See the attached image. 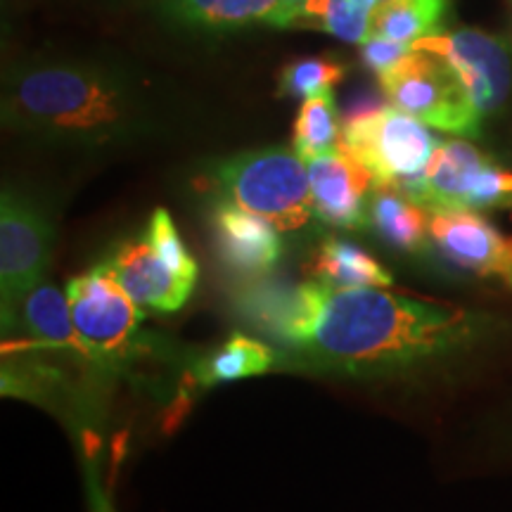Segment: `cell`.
<instances>
[{"mask_svg":"<svg viewBox=\"0 0 512 512\" xmlns=\"http://www.w3.org/2000/svg\"><path fill=\"white\" fill-rule=\"evenodd\" d=\"M380 3H382V0H380Z\"/></svg>","mask_w":512,"mask_h":512,"instance_id":"24","label":"cell"},{"mask_svg":"<svg viewBox=\"0 0 512 512\" xmlns=\"http://www.w3.org/2000/svg\"><path fill=\"white\" fill-rule=\"evenodd\" d=\"M143 95L107 62L41 57L5 76L3 121L43 143L100 147L143 128Z\"/></svg>","mask_w":512,"mask_h":512,"instance_id":"2","label":"cell"},{"mask_svg":"<svg viewBox=\"0 0 512 512\" xmlns=\"http://www.w3.org/2000/svg\"><path fill=\"white\" fill-rule=\"evenodd\" d=\"M278 363L275 351L268 344L247 335H233L214 354L197 363V380L202 384H221L264 375Z\"/></svg>","mask_w":512,"mask_h":512,"instance_id":"18","label":"cell"},{"mask_svg":"<svg viewBox=\"0 0 512 512\" xmlns=\"http://www.w3.org/2000/svg\"><path fill=\"white\" fill-rule=\"evenodd\" d=\"M505 278H508V283L512 285V266H510V271H508V273H505Z\"/></svg>","mask_w":512,"mask_h":512,"instance_id":"23","label":"cell"},{"mask_svg":"<svg viewBox=\"0 0 512 512\" xmlns=\"http://www.w3.org/2000/svg\"><path fill=\"white\" fill-rule=\"evenodd\" d=\"M432 214L394 188H377L368 211V226L377 238L401 252H420L430 242Z\"/></svg>","mask_w":512,"mask_h":512,"instance_id":"15","label":"cell"},{"mask_svg":"<svg viewBox=\"0 0 512 512\" xmlns=\"http://www.w3.org/2000/svg\"><path fill=\"white\" fill-rule=\"evenodd\" d=\"M413 50L439 55L456 69L463 86L482 117L501 110L512 86V67L505 43L479 29H458L451 34L420 38Z\"/></svg>","mask_w":512,"mask_h":512,"instance_id":"8","label":"cell"},{"mask_svg":"<svg viewBox=\"0 0 512 512\" xmlns=\"http://www.w3.org/2000/svg\"><path fill=\"white\" fill-rule=\"evenodd\" d=\"M306 171H309L313 216L320 223L339 230L368 226L370 200L377 183L366 166L347 152L337 150L332 155L313 159L306 164Z\"/></svg>","mask_w":512,"mask_h":512,"instance_id":"9","label":"cell"},{"mask_svg":"<svg viewBox=\"0 0 512 512\" xmlns=\"http://www.w3.org/2000/svg\"><path fill=\"white\" fill-rule=\"evenodd\" d=\"M313 280L332 290H368V287H389L392 273L368 254L366 249L349 240L330 238L318 247L313 256Z\"/></svg>","mask_w":512,"mask_h":512,"instance_id":"16","label":"cell"},{"mask_svg":"<svg viewBox=\"0 0 512 512\" xmlns=\"http://www.w3.org/2000/svg\"><path fill=\"white\" fill-rule=\"evenodd\" d=\"M105 266L143 311L171 313L183 309L197 285L195 278L178 273L145 235L124 242Z\"/></svg>","mask_w":512,"mask_h":512,"instance_id":"10","label":"cell"},{"mask_svg":"<svg viewBox=\"0 0 512 512\" xmlns=\"http://www.w3.org/2000/svg\"><path fill=\"white\" fill-rule=\"evenodd\" d=\"M411 53H413V46H408V43L389 41V38L370 36L366 43H361V60L366 64V69H370L377 79L387 72H392L396 64Z\"/></svg>","mask_w":512,"mask_h":512,"instance_id":"22","label":"cell"},{"mask_svg":"<svg viewBox=\"0 0 512 512\" xmlns=\"http://www.w3.org/2000/svg\"><path fill=\"white\" fill-rule=\"evenodd\" d=\"M15 325L27 330L29 342L62 351V354L86 356L79 332L74 328L67 294H62L53 283L43 280L19 302L15 313L3 320V330L15 328Z\"/></svg>","mask_w":512,"mask_h":512,"instance_id":"13","label":"cell"},{"mask_svg":"<svg viewBox=\"0 0 512 512\" xmlns=\"http://www.w3.org/2000/svg\"><path fill=\"white\" fill-rule=\"evenodd\" d=\"M342 121L335 105V91L302 102L294 121V152L304 164L339 150Z\"/></svg>","mask_w":512,"mask_h":512,"instance_id":"19","label":"cell"},{"mask_svg":"<svg viewBox=\"0 0 512 512\" xmlns=\"http://www.w3.org/2000/svg\"><path fill=\"white\" fill-rule=\"evenodd\" d=\"M377 3L380 0H306L297 27L320 29L347 43H366Z\"/></svg>","mask_w":512,"mask_h":512,"instance_id":"20","label":"cell"},{"mask_svg":"<svg viewBox=\"0 0 512 512\" xmlns=\"http://www.w3.org/2000/svg\"><path fill=\"white\" fill-rule=\"evenodd\" d=\"M339 150L366 166L377 188H392L430 166L439 140L430 126L411 114L382 105L373 112L342 117Z\"/></svg>","mask_w":512,"mask_h":512,"instance_id":"4","label":"cell"},{"mask_svg":"<svg viewBox=\"0 0 512 512\" xmlns=\"http://www.w3.org/2000/svg\"><path fill=\"white\" fill-rule=\"evenodd\" d=\"M430 238L451 264L477 275H505L512 266V240L475 211L432 214Z\"/></svg>","mask_w":512,"mask_h":512,"instance_id":"11","label":"cell"},{"mask_svg":"<svg viewBox=\"0 0 512 512\" xmlns=\"http://www.w3.org/2000/svg\"><path fill=\"white\" fill-rule=\"evenodd\" d=\"M53 249V228L29 197L3 190L0 200V297L3 320L43 283Z\"/></svg>","mask_w":512,"mask_h":512,"instance_id":"7","label":"cell"},{"mask_svg":"<svg viewBox=\"0 0 512 512\" xmlns=\"http://www.w3.org/2000/svg\"><path fill=\"white\" fill-rule=\"evenodd\" d=\"M479 318L387 287L325 292L292 361L344 375H382L451 354L477 335Z\"/></svg>","mask_w":512,"mask_h":512,"instance_id":"1","label":"cell"},{"mask_svg":"<svg viewBox=\"0 0 512 512\" xmlns=\"http://www.w3.org/2000/svg\"><path fill=\"white\" fill-rule=\"evenodd\" d=\"M380 88L389 105L437 131L472 138L482 128L484 117L456 69L439 55L413 50L380 76Z\"/></svg>","mask_w":512,"mask_h":512,"instance_id":"5","label":"cell"},{"mask_svg":"<svg viewBox=\"0 0 512 512\" xmlns=\"http://www.w3.org/2000/svg\"><path fill=\"white\" fill-rule=\"evenodd\" d=\"M67 299L86 358L110 363L131 351L143 309L114 280L110 268L100 264L69 280Z\"/></svg>","mask_w":512,"mask_h":512,"instance_id":"6","label":"cell"},{"mask_svg":"<svg viewBox=\"0 0 512 512\" xmlns=\"http://www.w3.org/2000/svg\"><path fill=\"white\" fill-rule=\"evenodd\" d=\"M226 202L261 216L278 230H299L313 219L306 164L285 147L245 152L216 169Z\"/></svg>","mask_w":512,"mask_h":512,"instance_id":"3","label":"cell"},{"mask_svg":"<svg viewBox=\"0 0 512 512\" xmlns=\"http://www.w3.org/2000/svg\"><path fill=\"white\" fill-rule=\"evenodd\" d=\"M171 22L188 29L230 31L268 24L285 29L283 0H159Z\"/></svg>","mask_w":512,"mask_h":512,"instance_id":"14","label":"cell"},{"mask_svg":"<svg viewBox=\"0 0 512 512\" xmlns=\"http://www.w3.org/2000/svg\"><path fill=\"white\" fill-rule=\"evenodd\" d=\"M446 10L448 0H382L375 8L370 36L413 46L420 38L444 34Z\"/></svg>","mask_w":512,"mask_h":512,"instance_id":"17","label":"cell"},{"mask_svg":"<svg viewBox=\"0 0 512 512\" xmlns=\"http://www.w3.org/2000/svg\"><path fill=\"white\" fill-rule=\"evenodd\" d=\"M347 76V64L335 57H306L294 60L280 72L278 95L294 100H309L316 95L332 93Z\"/></svg>","mask_w":512,"mask_h":512,"instance_id":"21","label":"cell"},{"mask_svg":"<svg viewBox=\"0 0 512 512\" xmlns=\"http://www.w3.org/2000/svg\"><path fill=\"white\" fill-rule=\"evenodd\" d=\"M214 235L221 261L242 278H264L275 271L283 256L280 230L233 202L216 207Z\"/></svg>","mask_w":512,"mask_h":512,"instance_id":"12","label":"cell"}]
</instances>
